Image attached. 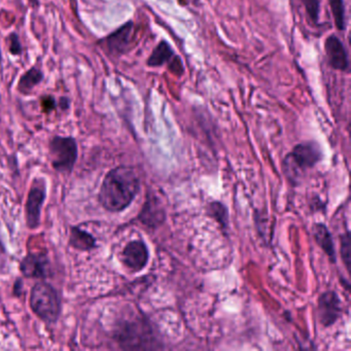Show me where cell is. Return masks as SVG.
I'll list each match as a JSON object with an SVG mask.
<instances>
[{
  "instance_id": "cell-15",
  "label": "cell",
  "mask_w": 351,
  "mask_h": 351,
  "mask_svg": "<svg viewBox=\"0 0 351 351\" xmlns=\"http://www.w3.org/2000/svg\"><path fill=\"white\" fill-rule=\"evenodd\" d=\"M209 215L217 221L219 226L223 229H227L229 223V215L228 209L223 203L213 202L209 204Z\"/></svg>"
},
{
  "instance_id": "cell-3",
  "label": "cell",
  "mask_w": 351,
  "mask_h": 351,
  "mask_svg": "<svg viewBox=\"0 0 351 351\" xmlns=\"http://www.w3.org/2000/svg\"><path fill=\"white\" fill-rule=\"evenodd\" d=\"M32 311L44 322L51 324L58 319L60 314V300L54 287L40 282L32 289L30 295Z\"/></svg>"
},
{
  "instance_id": "cell-10",
  "label": "cell",
  "mask_w": 351,
  "mask_h": 351,
  "mask_svg": "<svg viewBox=\"0 0 351 351\" xmlns=\"http://www.w3.org/2000/svg\"><path fill=\"white\" fill-rule=\"evenodd\" d=\"M49 262L45 254H30L20 264V270L28 278H40L48 273Z\"/></svg>"
},
{
  "instance_id": "cell-14",
  "label": "cell",
  "mask_w": 351,
  "mask_h": 351,
  "mask_svg": "<svg viewBox=\"0 0 351 351\" xmlns=\"http://www.w3.org/2000/svg\"><path fill=\"white\" fill-rule=\"evenodd\" d=\"M69 243L75 250H93L96 246V241L93 236L84 230L79 229V228H73L71 229V239Z\"/></svg>"
},
{
  "instance_id": "cell-11",
  "label": "cell",
  "mask_w": 351,
  "mask_h": 351,
  "mask_svg": "<svg viewBox=\"0 0 351 351\" xmlns=\"http://www.w3.org/2000/svg\"><path fill=\"white\" fill-rule=\"evenodd\" d=\"M314 239L317 242L318 245L326 252V256L330 258V262L336 263V252H335L334 241L332 235L326 226L322 223H315L313 226Z\"/></svg>"
},
{
  "instance_id": "cell-16",
  "label": "cell",
  "mask_w": 351,
  "mask_h": 351,
  "mask_svg": "<svg viewBox=\"0 0 351 351\" xmlns=\"http://www.w3.org/2000/svg\"><path fill=\"white\" fill-rule=\"evenodd\" d=\"M330 11H332V17H334L335 25L337 29L343 32L345 30V9L343 0H328Z\"/></svg>"
},
{
  "instance_id": "cell-9",
  "label": "cell",
  "mask_w": 351,
  "mask_h": 351,
  "mask_svg": "<svg viewBox=\"0 0 351 351\" xmlns=\"http://www.w3.org/2000/svg\"><path fill=\"white\" fill-rule=\"evenodd\" d=\"M326 57L332 69L337 71H346L349 69L348 56L343 43L336 36H330L324 43Z\"/></svg>"
},
{
  "instance_id": "cell-6",
  "label": "cell",
  "mask_w": 351,
  "mask_h": 351,
  "mask_svg": "<svg viewBox=\"0 0 351 351\" xmlns=\"http://www.w3.org/2000/svg\"><path fill=\"white\" fill-rule=\"evenodd\" d=\"M46 195V184L44 180H36L26 202V221L30 229H36L40 225V211Z\"/></svg>"
},
{
  "instance_id": "cell-19",
  "label": "cell",
  "mask_w": 351,
  "mask_h": 351,
  "mask_svg": "<svg viewBox=\"0 0 351 351\" xmlns=\"http://www.w3.org/2000/svg\"><path fill=\"white\" fill-rule=\"evenodd\" d=\"M40 104H42V110L47 112V114L56 110L57 106H58L56 99L52 95H46L42 97Z\"/></svg>"
},
{
  "instance_id": "cell-13",
  "label": "cell",
  "mask_w": 351,
  "mask_h": 351,
  "mask_svg": "<svg viewBox=\"0 0 351 351\" xmlns=\"http://www.w3.org/2000/svg\"><path fill=\"white\" fill-rule=\"evenodd\" d=\"M174 57V52L168 43L161 42L155 49L147 60V65L151 67H159L169 63Z\"/></svg>"
},
{
  "instance_id": "cell-20",
  "label": "cell",
  "mask_w": 351,
  "mask_h": 351,
  "mask_svg": "<svg viewBox=\"0 0 351 351\" xmlns=\"http://www.w3.org/2000/svg\"><path fill=\"white\" fill-rule=\"evenodd\" d=\"M169 63V67L172 73L178 75H182L184 73V67H182V61H180V58H178V57L172 58Z\"/></svg>"
},
{
  "instance_id": "cell-12",
  "label": "cell",
  "mask_w": 351,
  "mask_h": 351,
  "mask_svg": "<svg viewBox=\"0 0 351 351\" xmlns=\"http://www.w3.org/2000/svg\"><path fill=\"white\" fill-rule=\"evenodd\" d=\"M43 81H44V73L38 67H32L26 73H24L20 79L19 83H18V91L23 95H28Z\"/></svg>"
},
{
  "instance_id": "cell-5",
  "label": "cell",
  "mask_w": 351,
  "mask_h": 351,
  "mask_svg": "<svg viewBox=\"0 0 351 351\" xmlns=\"http://www.w3.org/2000/svg\"><path fill=\"white\" fill-rule=\"evenodd\" d=\"M134 34V23L132 21L123 24L118 29L106 36L104 40L106 50L114 57L124 55L130 48Z\"/></svg>"
},
{
  "instance_id": "cell-8",
  "label": "cell",
  "mask_w": 351,
  "mask_h": 351,
  "mask_svg": "<svg viewBox=\"0 0 351 351\" xmlns=\"http://www.w3.org/2000/svg\"><path fill=\"white\" fill-rule=\"evenodd\" d=\"M149 252L147 244L141 240H134L127 244L122 252V261L125 266L134 272L145 269L149 262Z\"/></svg>"
},
{
  "instance_id": "cell-22",
  "label": "cell",
  "mask_w": 351,
  "mask_h": 351,
  "mask_svg": "<svg viewBox=\"0 0 351 351\" xmlns=\"http://www.w3.org/2000/svg\"><path fill=\"white\" fill-rule=\"evenodd\" d=\"M5 250V246H3V242H1V240H0V254H3Z\"/></svg>"
},
{
  "instance_id": "cell-18",
  "label": "cell",
  "mask_w": 351,
  "mask_h": 351,
  "mask_svg": "<svg viewBox=\"0 0 351 351\" xmlns=\"http://www.w3.org/2000/svg\"><path fill=\"white\" fill-rule=\"evenodd\" d=\"M9 52L14 56H20L23 53V46L20 40L19 34L12 32L9 36Z\"/></svg>"
},
{
  "instance_id": "cell-17",
  "label": "cell",
  "mask_w": 351,
  "mask_h": 351,
  "mask_svg": "<svg viewBox=\"0 0 351 351\" xmlns=\"http://www.w3.org/2000/svg\"><path fill=\"white\" fill-rule=\"evenodd\" d=\"M341 256L344 261L347 271H350L351 263V236L349 232L341 236Z\"/></svg>"
},
{
  "instance_id": "cell-21",
  "label": "cell",
  "mask_w": 351,
  "mask_h": 351,
  "mask_svg": "<svg viewBox=\"0 0 351 351\" xmlns=\"http://www.w3.org/2000/svg\"><path fill=\"white\" fill-rule=\"evenodd\" d=\"M57 104H58L59 108H60L61 110H69V106H71V100L67 97H61Z\"/></svg>"
},
{
  "instance_id": "cell-7",
  "label": "cell",
  "mask_w": 351,
  "mask_h": 351,
  "mask_svg": "<svg viewBox=\"0 0 351 351\" xmlns=\"http://www.w3.org/2000/svg\"><path fill=\"white\" fill-rule=\"evenodd\" d=\"M318 319L324 326H330L342 313L341 300L336 291H328L322 293L318 299Z\"/></svg>"
},
{
  "instance_id": "cell-4",
  "label": "cell",
  "mask_w": 351,
  "mask_h": 351,
  "mask_svg": "<svg viewBox=\"0 0 351 351\" xmlns=\"http://www.w3.org/2000/svg\"><path fill=\"white\" fill-rule=\"evenodd\" d=\"M51 161L59 172H71L77 159V143L73 137L55 136L50 143Z\"/></svg>"
},
{
  "instance_id": "cell-1",
  "label": "cell",
  "mask_w": 351,
  "mask_h": 351,
  "mask_svg": "<svg viewBox=\"0 0 351 351\" xmlns=\"http://www.w3.org/2000/svg\"><path fill=\"white\" fill-rule=\"evenodd\" d=\"M139 190L141 180L136 171L121 166L106 174L100 190L99 201L106 210L120 213L132 203Z\"/></svg>"
},
{
  "instance_id": "cell-2",
  "label": "cell",
  "mask_w": 351,
  "mask_h": 351,
  "mask_svg": "<svg viewBox=\"0 0 351 351\" xmlns=\"http://www.w3.org/2000/svg\"><path fill=\"white\" fill-rule=\"evenodd\" d=\"M322 159L319 145L314 141L299 143L293 147L283 161V171L291 184L299 182L308 170Z\"/></svg>"
}]
</instances>
